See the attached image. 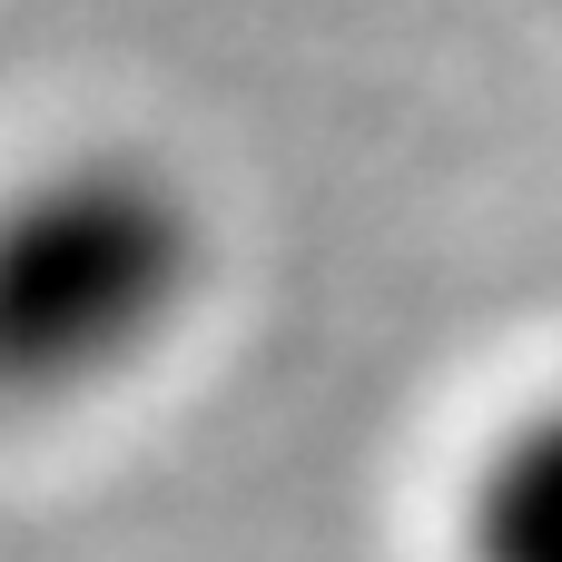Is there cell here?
<instances>
[{
	"instance_id": "2",
	"label": "cell",
	"mask_w": 562,
	"mask_h": 562,
	"mask_svg": "<svg viewBox=\"0 0 562 562\" xmlns=\"http://www.w3.org/2000/svg\"><path fill=\"white\" fill-rule=\"evenodd\" d=\"M464 553L474 562H562V405L494 435L464 484Z\"/></svg>"
},
{
	"instance_id": "1",
	"label": "cell",
	"mask_w": 562,
	"mask_h": 562,
	"mask_svg": "<svg viewBox=\"0 0 562 562\" xmlns=\"http://www.w3.org/2000/svg\"><path fill=\"white\" fill-rule=\"evenodd\" d=\"M207 217L138 158L89 148L0 198V405H69L128 375L198 296Z\"/></svg>"
}]
</instances>
